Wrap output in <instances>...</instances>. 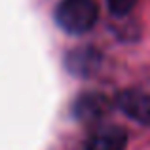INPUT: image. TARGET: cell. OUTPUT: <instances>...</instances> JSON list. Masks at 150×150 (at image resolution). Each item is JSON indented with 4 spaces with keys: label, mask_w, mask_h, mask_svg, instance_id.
<instances>
[{
    "label": "cell",
    "mask_w": 150,
    "mask_h": 150,
    "mask_svg": "<svg viewBox=\"0 0 150 150\" xmlns=\"http://www.w3.org/2000/svg\"><path fill=\"white\" fill-rule=\"evenodd\" d=\"M137 0H106V6H108V11L114 15V17H124L129 11L135 8Z\"/></svg>",
    "instance_id": "obj_6"
},
{
    "label": "cell",
    "mask_w": 150,
    "mask_h": 150,
    "mask_svg": "<svg viewBox=\"0 0 150 150\" xmlns=\"http://www.w3.org/2000/svg\"><path fill=\"white\" fill-rule=\"evenodd\" d=\"M127 135L118 125H103L86 141L84 150H125Z\"/></svg>",
    "instance_id": "obj_5"
},
{
    "label": "cell",
    "mask_w": 150,
    "mask_h": 150,
    "mask_svg": "<svg viewBox=\"0 0 150 150\" xmlns=\"http://www.w3.org/2000/svg\"><path fill=\"white\" fill-rule=\"evenodd\" d=\"M116 103H118V108L125 116H129L131 120L150 127V95L148 93L127 89V91L118 95Z\"/></svg>",
    "instance_id": "obj_3"
},
{
    "label": "cell",
    "mask_w": 150,
    "mask_h": 150,
    "mask_svg": "<svg viewBox=\"0 0 150 150\" xmlns=\"http://www.w3.org/2000/svg\"><path fill=\"white\" fill-rule=\"evenodd\" d=\"M99 8L95 0H61L55 8V23L67 34H86L95 27Z\"/></svg>",
    "instance_id": "obj_1"
},
{
    "label": "cell",
    "mask_w": 150,
    "mask_h": 150,
    "mask_svg": "<svg viewBox=\"0 0 150 150\" xmlns=\"http://www.w3.org/2000/svg\"><path fill=\"white\" fill-rule=\"evenodd\" d=\"M110 103L103 93L91 91V93H82L76 101L72 103V116L78 122H97L108 112Z\"/></svg>",
    "instance_id": "obj_2"
},
{
    "label": "cell",
    "mask_w": 150,
    "mask_h": 150,
    "mask_svg": "<svg viewBox=\"0 0 150 150\" xmlns=\"http://www.w3.org/2000/svg\"><path fill=\"white\" fill-rule=\"evenodd\" d=\"M101 53L95 48H76L67 53V69L70 74L80 78H89L99 70L101 67Z\"/></svg>",
    "instance_id": "obj_4"
}]
</instances>
